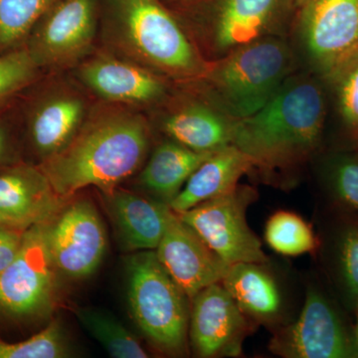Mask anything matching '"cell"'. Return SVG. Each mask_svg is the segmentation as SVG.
I'll return each instance as SVG.
<instances>
[{"mask_svg":"<svg viewBox=\"0 0 358 358\" xmlns=\"http://www.w3.org/2000/svg\"><path fill=\"white\" fill-rule=\"evenodd\" d=\"M296 14L306 53L327 81L358 58V0H306Z\"/></svg>","mask_w":358,"mask_h":358,"instance_id":"cell-6","label":"cell"},{"mask_svg":"<svg viewBox=\"0 0 358 358\" xmlns=\"http://www.w3.org/2000/svg\"><path fill=\"white\" fill-rule=\"evenodd\" d=\"M77 317L92 336L100 341L110 357L145 358L148 353L140 343L119 322L93 310H78Z\"/></svg>","mask_w":358,"mask_h":358,"instance_id":"cell-25","label":"cell"},{"mask_svg":"<svg viewBox=\"0 0 358 358\" xmlns=\"http://www.w3.org/2000/svg\"><path fill=\"white\" fill-rule=\"evenodd\" d=\"M271 348L288 358H348L358 355L338 313L322 294L308 289L294 324L273 339Z\"/></svg>","mask_w":358,"mask_h":358,"instance_id":"cell-12","label":"cell"},{"mask_svg":"<svg viewBox=\"0 0 358 358\" xmlns=\"http://www.w3.org/2000/svg\"><path fill=\"white\" fill-rule=\"evenodd\" d=\"M339 260L346 288L358 299V226H352L343 233Z\"/></svg>","mask_w":358,"mask_h":358,"instance_id":"cell-30","label":"cell"},{"mask_svg":"<svg viewBox=\"0 0 358 358\" xmlns=\"http://www.w3.org/2000/svg\"><path fill=\"white\" fill-rule=\"evenodd\" d=\"M98 0H60L38 21L26 48L39 66H65L88 52L95 38Z\"/></svg>","mask_w":358,"mask_h":358,"instance_id":"cell-11","label":"cell"},{"mask_svg":"<svg viewBox=\"0 0 358 358\" xmlns=\"http://www.w3.org/2000/svg\"><path fill=\"white\" fill-rule=\"evenodd\" d=\"M259 265L233 264L221 282L242 312L271 319L281 310V294L273 278Z\"/></svg>","mask_w":358,"mask_h":358,"instance_id":"cell-22","label":"cell"},{"mask_svg":"<svg viewBox=\"0 0 358 358\" xmlns=\"http://www.w3.org/2000/svg\"><path fill=\"white\" fill-rule=\"evenodd\" d=\"M61 200L40 169L20 164L0 173V213L20 227L50 220Z\"/></svg>","mask_w":358,"mask_h":358,"instance_id":"cell-15","label":"cell"},{"mask_svg":"<svg viewBox=\"0 0 358 358\" xmlns=\"http://www.w3.org/2000/svg\"><path fill=\"white\" fill-rule=\"evenodd\" d=\"M294 56L278 35L238 47L195 80L203 84L209 105L233 121L262 109L292 75Z\"/></svg>","mask_w":358,"mask_h":358,"instance_id":"cell-3","label":"cell"},{"mask_svg":"<svg viewBox=\"0 0 358 358\" xmlns=\"http://www.w3.org/2000/svg\"><path fill=\"white\" fill-rule=\"evenodd\" d=\"M129 275V307L141 331L162 352L182 353L189 320L186 294L154 250L131 257Z\"/></svg>","mask_w":358,"mask_h":358,"instance_id":"cell-5","label":"cell"},{"mask_svg":"<svg viewBox=\"0 0 358 358\" xmlns=\"http://www.w3.org/2000/svg\"><path fill=\"white\" fill-rule=\"evenodd\" d=\"M46 222L25 230L17 256L0 274V313L13 319L43 315L53 303L55 266L46 236Z\"/></svg>","mask_w":358,"mask_h":358,"instance_id":"cell-7","label":"cell"},{"mask_svg":"<svg viewBox=\"0 0 358 358\" xmlns=\"http://www.w3.org/2000/svg\"><path fill=\"white\" fill-rule=\"evenodd\" d=\"M213 152H195L176 141H167L155 150L141 173V183L169 204Z\"/></svg>","mask_w":358,"mask_h":358,"instance_id":"cell-21","label":"cell"},{"mask_svg":"<svg viewBox=\"0 0 358 358\" xmlns=\"http://www.w3.org/2000/svg\"><path fill=\"white\" fill-rule=\"evenodd\" d=\"M67 355L62 331L56 322L20 343L0 339V358H61Z\"/></svg>","mask_w":358,"mask_h":358,"instance_id":"cell-26","label":"cell"},{"mask_svg":"<svg viewBox=\"0 0 358 358\" xmlns=\"http://www.w3.org/2000/svg\"><path fill=\"white\" fill-rule=\"evenodd\" d=\"M60 0H0V53L20 48L38 21Z\"/></svg>","mask_w":358,"mask_h":358,"instance_id":"cell-23","label":"cell"},{"mask_svg":"<svg viewBox=\"0 0 358 358\" xmlns=\"http://www.w3.org/2000/svg\"><path fill=\"white\" fill-rule=\"evenodd\" d=\"M10 147V138L6 126L0 122V164L6 160Z\"/></svg>","mask_w":358,"mask_h":358,"instance_id":"cell-32","label":"cell"},{"mask_svg":"<svg viewBox=\"0 0 358 358\" xmlns=\"http://www.w3.org/2000/svg\"><path fill=\"white\" fill-rule=\"evenodd\" d=\"M47 243L56 270L72 279L93 274L102 262L107 236L89 201H77L47 221Z\"/></svg>","mask_w":358,"mask_h":358,"instance_id":"cell-10","label":"cell"},{"mask_svg":"<svg viewBox=\"0 0 358 358\" xmlns=\"http://www.w3.org/2000/svg\"><path fill=\"white\" fill-rule=\"evenodd\" d=\"M155 250L159 262L188 300L221 282L230 268L174 211Z\"/></svg>","mask_w":358,"mask_h":358,"instance_id":"cell-13","label":"cell"},{"mask_svg":"<svg viewBox=\"0 0 358 358\" xmlns=\"http://www.w3.org/2000/svg\"><path fill=\"white\" fill-rule=\"evenodd\" d=\"M120 34L145 64L169 76L199 79L208 62L160 0H108Z\"/></svg>","mask_w":358,"mask_h":358,"instance_id":"cell-4","label":"cell"},{"mask_svg":"<svg viewBox=\"0 0 358 358\" xmlns=\"http://www.w3.org/2000/svg\"><path fill=\"white\" fill-rule=\"evenodd\" d=\"M84 117V105L77 96L51 98L37 106L29 120V133L37 152L48 157L67 145Z\"/></svg>","mask_w":358,"mask_h":358,"instance_id":"cell-20","label":"cell"},{"mask_svg":"<svg viewBox=\"0 0 358 358\" xmlns=\"http://www.w3.org/2000/svg\"><path fill=\"white\" fill-rule=\"evenodd\" d=\"M38 68V63L26 47L2 53L0 55V103L31 83Z\"/></svg>","mask_w":358,"mask_h":358,"instance_id":"cell-27","label":"cell"},{"mask_svg":"<svg viewBox=\"0 0 358 358\" xmlns=\"http://www.w3.org/2000/svg\"><path fill=\"white\" fill-rule=\"evenodd\" d=\"M305 1L306 0H294V2H296V10H298L299 7H300Z\"/></svg>","mask_w":358,"mask_h":358,"instance_id":"cell-34","label":"cell"},{"mask_svg":"<svg viewBox=\"0 0 358 358\" xmlns=\"http://www.w3.org/2000/svg\"><path fill=\"white\" fill-rule=\"evenodd\" d=\"M147 122L128 110L95 114L41 166L56 194L67 199L87 186L106 194L138 171L148 148Z\"/></svg>","mask_w":358,"mask_h":358,"instance_id":"cell-1","label":"cell"},{"mask_svg":"<svg viewBox=\"0 0 358 358\" xmlns=\"http://www.w3.org/2000/svg\"><path fill=\"white\" fill-rule=\"evenodd\" d=\"M107 195L124 248L133 251L157 249L173 212L169 205L129 192L114 190Z\"/></svg>","mask_w":358,"mask_h":358,"instance_id":"cell-18","label":"cell"},{"mask_svg":"<svg viewBox=\"0 0 358 358\" xmlns=\"http://www.w3.org/2000/svg\"><path fill=\"white\" fill-rule=\"evenodd\" d=\"M253 167L251 159L230 145L216 150L186 181L182 189L169 205L176 213L233 192L238 181Z\"/></svg>","mask_w":358,"mask_h":358,"instance_id":"cell-17","label":"cell"},{"mask_svg":"<svg viewBox=\"0 0 358 358\" xmlns=\"http://www.w3.org/2000/svg\"><path fill=\"white\" fill-rule=\"evenodd\" d=\"M80 76L90 88L110 102L152 103L166 92L157 75L140 66L107 56L85 63Z\"/></svg>","mask_w":358,"mask_h":358,"instance_id":"cell-16","label":"cell"},{"mask_svg":"<svg viewBox=\"0 0 358 358\" xmlns=\"http://www.w3.org/2000/svg\"><path fill=\"white\" fill-rule=\"evenodd\" d=\"M176 1H182V0H176Z\"/></svg>","mask_w":358,"mask_h":358,"instance_id":"cell-36","label":"cell"},{"mask_svg":"<svg viewBox=\"0 0 358 358\" xmlns=\"http://www.w3.org/2000/svg\"><path fill=\"white\" fill-rule=\"evenodd\" d=\"M326 119V101L308 75H291L267 105L235 121L232 145L254 166L279 169L299 164L319 145Z\"/></svg>","mask_w":358,"mask_h":358,"instance_id":"cell-2","label":"cell"},{"mask_svg":"<svg viewBox=\"0 0 358 358\" xmlns=\"http://www.w3.org/2000/svg\"><path fill=\"white\" fill-rule=\"evenodd\" d=\"M246 322L222 284H212L192 299L190 338L200 357L239 353Z\"/></svg>","mask_w":358,"mask_h":358,"instance_id":"cell-14","label":"cell"},{"mask_svg":"<svg viewBox=\"0 0 358 358\" xmlns=\"http://www.w3.org/2000/svg\"><path fill=\"white\" fill-rule=\"evenodd\" d=\"M234 122L210 105L192 103L169 115L164 129L176 143L208 152L232 145Z\"/></svg>","mask_w":358,"mask_h":358,"instance_id":"cell-19","label":"cell"},{"mask_svg":"<svg viewBox=\"0 0 358 358\" xmlns=\"http://www.w3.org/2000/svg\"><path fill=\"white\" fill-rule=\"evenodd\" d=\"M254 197V190L237 187L176 214L228 265L263 264L267 256L246 220L247 207Z\"/></svg>","mask_w":358,"mask_h":358,"instance_id":"cell-8","label":"cell"},{"mask_svg":"<svg viewBox=\"0 0 358 358\" xmlns=\"http://www.w3.org/2000/svg\"><path fill=\"white\" fill-rule=\"evenodd\" d=\"M265 239L268 246L285 256L310 253L317 247L312 228L303 218L289 211H279L268 219Z\"/></svg>","mask_w":358,"mask_h":358,"instance_id":"cell-24","label":"cell"},{"mask_svg":"<svg viewBox=\"0 0 358 358\" xmlns=\"http://www.w3.org/2000/svg\"><path fill=\"white\" fill-rule=\"evenodd\" d=\"M334 192L343 203L358 211V159L343 157L333 169Z\"/></svg>","mask_w":358,"mask_h":358,"instance_id":"cell-29","label":"cell"},{"mask_svg":"<svg viewBox=\"0 0 358 358\" xmlns=\"http://www.w3.org/2000/svg\"><path fill=\"white\" fill-rule=\"evenodd\" d=\"M0 225L13 226V227L22 228L20 227V226H18L17 224L14 222V221L11 220V219L6 217V216L3 215L2 213H0ZM23 229H25V228H23Z\"/></svg>","mask_w":358,"mask_h":358,"instance_id":"cell-33","label":"cell"},{"mask_svg":"<svg viewBox=\"0 0 358 358\" xmlns=\"http://www.w3.org/2000/svg\"><path fill=\"white\" fill-rule=\"evenodd\" d=\"M211 44L219 55L274 36L292 14L294 0H202Z\"/></svg>","mask_w":358,"mask_h":358,"instance_id":"cell-9","label":"cell"},{"mask_svg":"<svg viewBox=\"0 0 358 358\" xmlns=\"http://www.w3.org/2000/svg\"><path fill=\"white\" fill-rule=\"evenodd\" d=\"M355 343H357V346L358 348V315H357V331H355Z\"/></svg>","mask_w":358,"mask_h":358,"instance_id":"cell-35","label":"cell"},{"mask_svg":"<svg viewBox=\"0 0 358 358\" xmlns=\"http://www.w3.org/2000/svg\"><path fill=\"white\" fill-rule=\"evenodd\" d=\"M26 229L0 225V274L17 256Z\"/></svg>","mask_w":358,"mask_h":358,"instance_id":"cell-31","label":"cell"},{"mask_svg":"<svg viewBox=\"0 0 358 358\" xmlns=\"http://www.w3.org/2000/svg\"><path fill=\"white\" fill-rule=\"evenodd\" d=\"M329 82L336 87L343 122L358 133V58L339 71Z\"/></svg>","mask_w":358,"mask_h":358,"instance_id":"cell-28","label":"cell"}]
</instances>
